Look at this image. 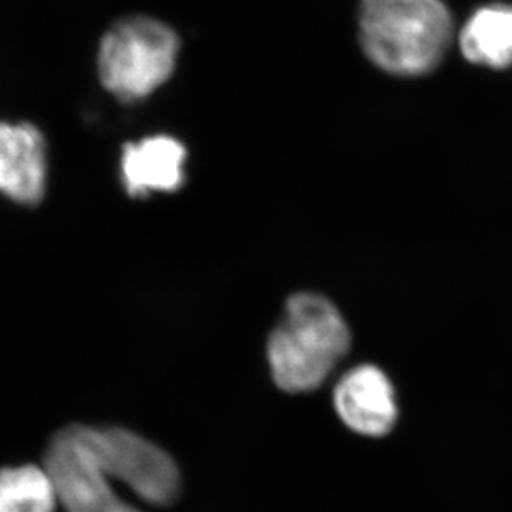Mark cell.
I'll use <instances>...</instances> for the list:
<instances>
[{
    "mask_svg": "<svg viewBox=\"0 0 512 512\" xmlns=\"http://www.w3.org/2000/svg\"><path fill=\"white\" fill-rule=\"evenodd\" d=\"M454 40L443 0H361L360 42L366 57L396 77L438 69Z\"/></svg>",
    "mask_w": 512,
    "mask_h": 512,
    "instance_id": "6da1fadb",
    "label": "cell"
},
{
    "mask_svg": "<svg viewBox=\"0 0 512 512\" xmlns=\"http://www.w3.org/2000/svg\"><path fill=\"white\" fill-rule=\"evenodd\" d=\"M350 346V328L328 298L296 293L286 303L285 318L268 340L271 376L286 393L315 391Z\"/></svg>",
    "mask_w": 512,
    "mask_h": 512,
    "instance_id": "7a4b0ae2",
    "label": "cell"
},
{
    "mask_svg": "<svg viewBox=\"0 0 512 512\" xmlns=\"http://www.w3.org/2000/svg\"><path fill=\"white\" fill-rule=\"evenodd\" d=\"M178 50V35L160 20L147 15L117 20L100 39V82L122 102L145 99L172 77Z\"/></svg>",
    "mask_w": 512,
    "mask_h": 512,
    "instance_id": "3957f363",
    "label": "cell"
},
{
    "mask_svg": "<svg viewBox=\"0 0 512 512\" xmlns=\"http://www.w3.org/2000/svg\"><path fill=\"white\" fill-rule=\"evenodd\" d=\"M44 468L65 512H142L115 489L119 481L100 461L87 424H70L52 436Z\"/></svg>",
    "mask_w": 512,
    "mask_h": 512,
    "instance_id": "277c9868",
    "label": "cell"
},
{
    "mask_svg": "<svg viewBox=\"0 0 512 512\" xmlns=\"http://www.w3.org/2000/svg\"><path fill=\"white\" fill-rule=\"evenodd\" d=\"M90 438L105 469L142 501L153 506L177 501L182 489L180 471L157 444L115 426H90Z\"/></svg>",
    "mask_w": 512,
    "mask_h": 512,
    "instance_id": "5b68a950",
    "label": "cell"
},
{
    "mask_svg": "<svg viewBox=\"0 0 512 512\" xmlns=\"http://www.w3.org/2000/svg\"><path fill=\"white\" fill-rule=\"evenodd\" d=\"M336 413L355 433L380 438L398 419L393 383L375 365H360L348 371L333 393Z\"/></svg>",
    "mask_w": 512,
    "mask_h": 512,
    "instance_id": "8992f818",
    "label": "cell"
},
{
    "mask_svg": "<svg viewBox=\"0 0 512 512\" xmlns=\"http://www.w3.org/2000/svg\"><path fill=\"white\" fill-rule=\"evenodd\" d=\"M47 188V143L29 122L0 120V193L12 202L34 207Z\"/></svg>",
    "mask_w": 512,
    "mask_h": 512,
    "instance_id": "52a82bcc",
    "label": "cell"
},
{
    "mask_svg": "<svg viewBox=\"0 0 512 512\" xmlns=\"http://www.w3.org/2000/svg\"><path fill=\"white\" fill-rule=\"evenodd\" d=\"M187 148L168 135L127 143L122 152V182L133 198L153 192H175L185 180Z\"/></svg>",
    "mask_w": 512,
    "mask_h": 512,
    "instance_id": "ba28073f",
    "label": "cell"
},
{
    "mask_svg": "<svg viewBox=\"0 0 512 512\" xmlns=\"http://www.w3.org/2000/svg\"><path fill=\"white\" fill-rule=\"evenodd\" d=\"M459 49L471 64L488 69L512 67V5L479 7L459 32Z\"/></svg>",
    "mask_w": 512,
    "mask_h": 512,
    "instance_id": "9c48e42d",
    "label": "cell"
},
{
    "mask_svg": "<svg viewBox=\"0 0 512 512\" xmlns=\"http://www.w3.org/2000/svg\"><path fill=\"white\" fill-rule=\"evenodd\" d=\"M57 506L54 483L44 466L0 468V512H54Z\"/></svg>",
    "mask_w": 512,
    "mask_h": 512,
    "instance_id": "30bf717a",
    "label": "cell"
}]
</instances>
